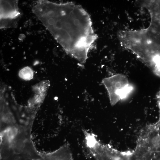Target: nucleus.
Segmentation results:
<instances>
[{
  "mask_svg": "<svg viewBox=\"0 0 160 160\" xmlns=\"http://www.w3.org/2000/svg\"><path fill=\"white\" fill-rule=\"evenodd\" d=\"M159 117L158 121L156 124L160 136V101L159 103ZM154 160H160V146L155 153Z\"/></svg>",
  "mask_w": 160,
  "mask_h": 160,
  "instance_id": "obj_10",
  "label": "nucleus"
},
{
  "mask_svg": "<svg viewBox=\"0 0 160 160\" xmlns=\"http://www.w3.org/2000/svg\"><path fill=\"white\" fill-rule=\"evenodd\" d=\"M20 77L25 80L31 79L33 77V73L32 70L29 67H26L22 69L19 72Z\"/></svg>",
  "mask_w": 160,
  "mask_h": 160,
  "instance_id": "obj_8",
  "label": "nucleus"
},
{
  "mask_svg": "<svg viewBox=\"0 0 160 160\" xmlns=\"http://www.w3.org/2000/svg\"><path fill=\"white\" fill-rule=\"evenodd\" d=\"M127 160H154L153 153L141 142L137 140L132 151H127Z\"/></svg>",
  "mask_w": 160,
  "mask_h": 160,
  "instance_id": "obj_6",
  "label": "nucleus"
},
{
  "mask_svg": "<svg viewBox=\"0 0 160 160\" xmlns=\"http://www.w3.org/2000/svg\"><path fill=\"white\" fill-rule=\"evenodd\" d=\"M21 159L20 157L16 156L15 157L14 160H21Z\"/></svg>",
  "mask_w": 160,
  "mask_h": 160,
  "instance_id": "obj_11",
  "label": "nucleus"
},
{
  "mask_svg": "<svg viewBox=\"0 0 160 160\" xmlns=\"http://www.w3.org/2000/svg\"><path fill=\"white\" fill-rule=\"evenodd\" d=\"M17 128L14 126H11L7 127L3 131V138L6 143H11L13 142L18 134Z\"/></svg>",
  "mask_w": 160,
  "mask_h": 160,
  "instance_id": "obj_7",
  "label": "nucleus"
},
{
  "mask_svg": "<svg viewBox=\"0 0 160 160\" xmlns=\"http://www.w3.org/2000/svg\"><path fill=\"white\" fill-rule=\"evenodd\" d=\"M25 141L20 139L15 140L14 143L13 149L15 153H20L26 147Z\"/></svg>",
  "mask_w": 160,
  "mask_h": 160,
  "instance_id": "obj_9",
  "label": "nucleus"
},
{
  "mask_svg": "<svg viewBox=\"0 0 160 160\" xmlns=\"http://www.w3.org/2000/svg\"><path fill=\"white\" fill-rule=\"evenodd\" d=\"M18 1L0 0V19H18L20 15Z\"/></svg>",
  "mask_w": 160,
  "mask_h": 160,
  "instance_id": "obj_5",
  "label": "nucleus"
},
{
  "mask_svg": "<svg viewBox=\"0 0 160 160\" xmlns=\"http://www.w3.org/2000/svg\"><path fill=\"white\" fill-rule=\"evenodd\" d=\"M86 147L95 160H127V152L102 143L93 133L84 132Z\"/></svg>",
  "mask_w": 160,
  "mask_h": 160,
  "instance_id": "obj_2",
  "label": "nucleus"
},
{
  "mask_svg": "<svg viewBox=\"0 0 160 160\" xmlns=\"http://www.w3.org/2000/svg\"><path fill=\"white\" fill-rule=\"evenodd\" d=\"M103 83L108 92L111 105L126 98L132 89L127 78L121 74L105 78Z\"/></svg>",
  "mask_w": 160,
  "mask_h": 160,
  "instance_id": "obj_3",
  "label": "nucleus"
},
{
  "mask_svg": "<svg viewBox=\"0 0 160 160\" xmlns=\"http://www.w3.org/2000/svg\"><path fill=\"white\" fill-rule=\"evenodd\" d=\"M33 11L67 53L81 63L97 39L88 13L71 2L37 1Z\"/></svg>",
  "mask_w": 160,
  "mask_h": 160,
  "instance_id": "obj_1",
  "label": "nucleus"
},
{
  "mask_svg": "<svg viewBox=\"0 0 160 160\" xmlns=\"http://www.w3.org/2000/svg\"><path fill=\"white\" fill-rule=\"evenodd\" d=\"M154 154L160 146V136L156 123L146 126L138 138Z\"/></svg>",
  "mask_w": 160,
  "mask_h": 160,
  "instance_id": "obj_4",
  "label": "nucleus"
}]
</instances>
